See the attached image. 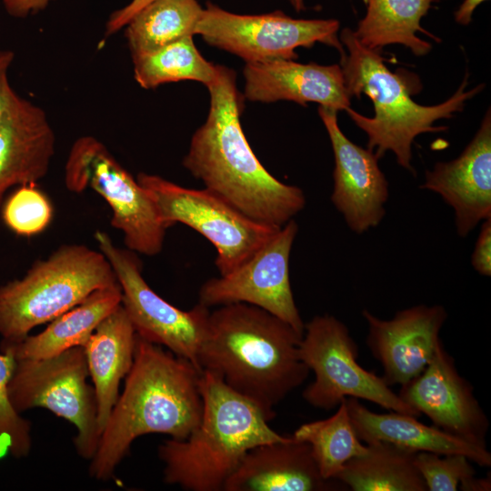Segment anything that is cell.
<instances>
[{"mask_svg": "<svg viewBox=\"0 0 491 491\" xmlns=\"http://www.w3.org/2000/svg\"><path fill=\"white\" fill-rule=\"evenodd\" d=\"M289 2L296 12H301L305 9V0H289Z\"/></svg>", "mask_w": 491, "mask_h": 491, "instance_id": "cell-37", "label": "cell"}, {"mask_svg": "<svg viewBox=\"0 0 491 491\" xmlns=\"http://www.w3.org/2000/svg\"><path fill=\"white\" fill-rule=\"evenodd\" d=\"M98 249L110 263L122 291V302L138 336L190 361L201 372L198 353L207 331L209 307L198 303L181 310L157 295L142 276L136 253L116 246L97 230Z\"/></svg>", "mask_w": 491, "mask_h": 491, "instance_id": "cell-12", "label": "cell"}, {"mask_svg": "<svg viewBox=\"0 0 491 491\" xmlns=\"http://www.w3.org/2000/svg\"><path fill=\"white\" fill-rule=\"evenodd\" d=\"M134 78L145 89L184 80L208 85L215 77L217 65L208 62L197 50L193 36H186L155 51L132 57Z\"/></svg>", "mask_w": 491, "mask_h": 491, "instance_id": "cell-28", "label": "cell"}, {"mask_svg": "<svg viewBox=\"0 0 491 491\" xmlns=\"http://www.w3.org/2000/svg\"><path fill=\"white\" fill-rule=\"evenodd\" d=\"M136 180L167 228L177 223L185 225L214 246L220 276L239 267L280 228L249 218L206 188L184 187L143 172Z\"/></svg>", "mask_w": 491, "mask_h": 491, "instance_id": "cell-10", "label": "cell"}, {"mask_svg": "<svg viewBox=\"0 0 491 491\" xmlns=\"http://www.w3.org/2000/svg\"><path fill=\"white\" fill-rule=\"evenodd\" d=\"M245 99L272 103L293 101L306 106L315 102L335 111L350 107L339 65L301 64L291 59L247 63L244 67Z\"/></svg>", "mask_w": 491, "mask_h": 491, "instance_id": "cell-19", "label": "cell"}, {"mask_svg": "<svg viewBox=\"0 0 491 491\" xmlns=\"http://www.w3.org/2000/svg\"><path fill=\"white\" fill-rule=\"evenodd\" d=\"M292 437L310 446L321 476L328 480L336 479L350 459L367 451L355 432L346 398L333 416L301 425Z\"/></svg>", "mask_w": 491, "mask_h": 491, "instance_id": "cell-27", "label": "cell"}, {"mask_svg": "<svg viewBox=\"0 0 491 491\" xmlns=\"http://www.w3.org/2000/svg\"><path fill=\"white\" fill-rule=\"evenodd\" d=\"M398 396L437 428L486 447L489 420L474 395L473 386L460 376L441 340L426 367L401 386Z\"/></svg>", "mask_w": 491, "mask_h": 491, "instance_id": "cell-14", "label": "cell"}, {"mask_svg": "<svg viewBox=\"0 0 491 491\" xmlns=\"http://www.w3.org/2000/svg\"><path fill=\"white\" fill-rule=\"evenodd\" d=\"M136 333L122 305L105 316L83 346L97 405L102 433L119 396V385L130 371Z\"/></svg>", "mask_w": 491, "mask_h": 491, "instance_id": "cell-22", "label": "cell"}, {"mask_svg": "<svg viewBox=\"0 0 491 491\" xmlns=\"http://www.w3.org/2000/svg\"><path fill=\"white\" fill-rule=\"evenodd\" d=\"M335 159L331 201L349 228L361 234L378 225L386 210L388 183L372 150L350 141L337 123V112L318 107Z\"/></svg>", "mask_w": 491, "mask_h": 491, "instance_id": "cell-15", "label": "cell"}, {"mask_svg": "<svg viewBox=\"0 0 491 491\" xmlns=\"http://www.w3.org/2000/svg\"><path fill=\"white\" fill-rule=\"evenodd\" d=\"M416 466L427 491H489L490 478L478 479L471 461L464 455L419 452Z\"/></svg>", "mask_w": 491, "mask_h": 491, "instance_id": "cell-29", "label": "cell"}, {"mask_svg": "<svg viewBox=\"0 0 491 491\" xmlns=\"http://www.w3.org/2000/svg\"><path fill=\"white\" fill-rule=\"evenodd\" d=\"M366 454L350 459L336 476L353 491H427L415 460L417 453L375 441Z\"/></svg>", "mask_w": 491, "mask_h": 491, "instance_id": "cell-24", "label": "cell"}, {"mask_svg": "<svg viewBox=\"0 0 491 491\" xmlns=\"http://www.w3.org/2000/svg\"><path fill=\"white\" fill-rule=\"evenodd\" d=\"M368 326L366 345L383 367L388 386H403L416 377L431 361L440 342L447 313L440 305H417L381 319L362 311Z\"/></svg>", "mask_w": 491, "mask_h": 491, "instance_id": "cell-16", "label": "cell"}, {"mask_svg": "<svg viewBox=\"0 0 491 491\" xmlns=\"http://www.w3.org/2000/svg\"><path fill=\"white\" fill-rule=\"evenodd\" d=\"M201 373L187 359L136 335L132 367L90 460L89 475L99 481L112 478L132 443L144 435L186 439L202 418Z\"/></svg>", "mask_w": 491, "mask_h": 491, "instance_id": "cell-2", "label": "cell"}, {"mask_svg": "<svg viewBox=\"0 0 491 491\" xmlns=\"http://www.w3.org/2000/svg\"><path fill=\"white\" fill-rule=\"evenodd\" d=\"M346 402L355 432L366 444L383 441L415 453L464 455L480 466H491V454L487 447L471 444L435 426H426L410 415L395 411L376 413L355 397H346Z\"/></svg>", "mask_w": 491, "mask_h": 491, "instance_id": "cell-21", "label": "cell"}, {"mask_svg": "<svg viewBox=\"0 0 491 491\" xmlns=\"http://www.w3.org/2000/svg\"><path fill=\"white\" fill-rule=\"evenodd\" d=\"M119 285L100 250L64 245L33 264L19 279L0 286L1 343H17L93 292Z\"/></svg>", "mask_w": 491, "mask_h": 491, "instance_id": "cell-6", "label": "cell"}, {"mask_svg": "<svg viewBox=\"0 0 491 491\" xmlns=\"http://www.w3.org/2000/svg\"><path fill=\"white\" fill-rule=\"evenodd\" d=\"M14 59L15 53L12 50L0 49V117L6 109L15 92L8 79V72Z\"/></svg>", "mask_w": 491, "mask_h": 491, "instance_id": "cell-34", "label": "cell"}, {"mask_svg": "<svg viewBox=\"0 0 491 491\" xmlns=\"http://www.w3.org/2000/svg\"><path fill=\"white\" fill-rule=\"evenodd\" d=\"M487 0H465L455 13L456 21L462 25H468L476 8Z\"/></svg>", "mask_w": 491, "mask_h": 491, "instance_id": "cell-36", "label": "cell"}, {"mask_svg": "<svg viewBox=\"0 0 491 491\" xmlns=\"http://www.w3.org/2000/svg\"><path fill=\"white\" fill-rule=\"evenodd\" d=\"M15 366V358L8 350L0 352V459L10 455L26 457L32 447L31 423L12 406L8 385Z\"/></svg>", "mask_w": 491, "mask_h": 491, "instance_id": "cell-30", "label": "cell"}, {"mask_svg": "<svg viewBox=\"0 0 491 491\" xmlns=\"http://www.w3.org/2000/svg\"><path fill=\"white\" fill-rule=\"evenodd\" d=\"M1 206L5 225L18 235L31 236L44 231L53 217L48 197L35 184L17 186Z\"/></svg>", "mask_w": 491, "mask_h": 491, "instance_id": "cell-31", "label": "cell"}, {"mask_svg": "<svg viewBox=\"0 0 491 491\" xmlns=\"http://www.w3.org/2000/svg\"><path fill=\"white\" fill-rule=\"evenodd\" d=\"M346 487L325 479L310 446L290 436L286 441L250 449L224 485L223 491H326Z\"/></svg>", "mask_w": 491, "mask_h": 491, "instance_id": "cell-20", "label": "cell"}, {"mask_svg": "<svg viewBox=\"0 0 491 491\" xmlns=\"http://www.w3.org/2000/svg\"><path fill=\"white\" fill-rule=\"evenodd\" d=\"M153 1L154 0H131L122 8L112 12L105 23V37L111 36L120 29H123L139 11Z\"/></svg>", "mask_w": 491, "mask_h": 491, "instance_id": "cell-33", "label": "cell"}, {"mask_svg": "<svg viewBox=\"0 0 491 491\" xmlns=\"http://www.w3.org/2000/svg\"><path fill=\"white\" fill-rule=\"evenodd\" d=\"M297 232L298 225L291 219L239 267L205 282L199 290V303L207 307L231 303L253 305L303 335L305 324L289 277V258Z\"/></svg>", "mask_w": 491, "mask_h": 491, "instance_id": "cell-13", "label": "cell"}, {"mask_svg": "<svg viewBox=\"0 0 491 491\" xmlns=\"http://www.w3.org/2000/svg\"><path fill=\"white\" fill-rule=\"evenodd\" d=\"M206 87L208 115L194 133L183 165L205 188L249 218L283 226L304 209V192L273 176L250 147L240 123L244 96L235 71L217 65Z\"/></svg>", "mask_w": 491, "mask_h": 491, "instance_id": "cell-1", "label": "cell"}, {"mask_svg": "<svg viewBox=\"0 0 491 491\" xmlns=\"http://www.w3.org/2000/svg\"><path fill=\"white\" fill-rule=\"evenodd\" d=\"M122 302L119 285L96 290L83 302L57 316L45 329L17 343L0 344L15 359H40L69 348L84 346L100 322Z\"/></svg>", "mask_w": 491, "mask_h": 491, "instance_id": "cell-23", "label": "cell"}, {"mask_svg": "<svg viewBox=\"0 0 491 491\" xmlns=\"http://www.w3.org/2000/svg\"><path fill=\"white\" fill-rule=\"evenodd\" d=\"M202 11L197 0H154L124 27L131 56L193 36Z\"/></svg>", "mask_w": 491, "mask_h": 491, "instance_id": "cell-26", "label": "cell"}, {"mask_svg": "<svg viewBox=\"0 0 491 491\" xmlns=\"http://www.w3.org/2000/svg\"><path fill=\"white\" fill-rule=\"evenodd\" d=\"M365 16L358 22L355 36L365 47L381 51L387 45L400 44L415 55L422 56L431 50V44L417 36L422 32V18L434 0H363ZM434 37V36H433Z\"/></svg>", "mask_w": 491, "mask_h": 491, "instance_id": "cell-25", "label": "cell"}, {"mask_svg": "<svg viewBox=\"0 0 491 491\" xmlns=\"http://www.w3.org/2000/svg\"><path fill=\"white\" fill-rule=\"evenodd\" d=\"M65 183L71 192L91 188L105 200L111 225L123 233L128 250L148 256L161 252L167 227L155 205L98 139L85 135L75 140L65 163Z\"/></svg>", "mask_w": 491, "mask_h": 491, "instance_id": "cell-9", "label": "cell"}, {"mask_svg": "<svg viewBox=\"0 0 491 491\" xmlns=\"http://www.w3.org/2000/svg\"><path fill=\"white\" fill-rule=\"evenodd\" d=\"M56 0H3L6 13L15 18H25L44 11Z\"/></svg>", "mask_w": 491, "mask_h": 491, "instance_id": "cell-35", "label": "cell"}, {"mask_svg": "<svg viewBox=\"0 0 491 491\" xmlns=\"http://www.w3.org/2000/svg\"><path fill=\"white\" fill-rule=\"evenodd\" d=\"M423 189L438 194L455 211L457 234L465 237L480 221L491 218V114L462 154L438 162L426 173Z\"/></svg>", "mask_w": 491, "mask_h": 491, "instance_id": "cell-17", "label": "cell"}, {"mask_svg": "<svg viewBox=\"0 0 491 491\" xmlns=\"http://www.w3.org/2000/svg\"><path fill=\"white\" fill-rule=\"evenodd\" d=\"M299 355L315 374V380L302 394L310 406L331 410L345 398L355 397L390 411L420 416L392 391L382 376L358 364L357 344L348 327L336 317L327 314L316 316L305 324Z\"/></svg>", "mask_w": 491, "mask_h": 491, "instance_id": "cell-7", "label": "cell"}, {"mask_svg": "<svg viewBox=\"0 0 491 491\" xmlns=\"http://www.w3.org/2000/svg\"><path fill=\"white\" fill-rule=\"evenodd\" d=\"M471 264L474 269L480 275L490 276L491 275V218L484 220L481 231L478 235L472 257Z\"/></svg>", "mask_w": 491, "mask_h": 491, "instance_id": "cell-32", "label": "cell"}, {"mask_svg": "<svg viewBox=\"0 0 491 491\" xmlns=\"http://www.w3.org/2000/svg\"><path fill=\"white\" fill-rule=\"evenodd\" d=\"M302 336L256 306H219L210 311L198 364L254 403L269 422L276 406L309 375L299 355Z\"/></svg>", "mask_w": 491, "mask_h": 491, "instance_id": "cell-3", "label": "cell"}, {"mask_svg": "<svg viewBox=\"0 0 491 491\" xmlns=\"http://www.w3.org/2000/svg\"><path fill=\"white\" fill-rule=\"evenodd\" d=\"M55 152V135L45 111L15 91L0 117V209L10 188L47 175Z\"/></svg>", "mask_w": 491, "mask_h": 491, "instance_id": "cell-18", "label": "cell"}, {"mask_svg": "<svg viewBox=\"0 0 491 491\" xmlns=\"http://www.w3.org/2000/svg\"><path fill=\"white\" fill-rule=\"evenodd\" d=\"M84 348L75 346L40 359H15L8 385L14 409L22 414L45 408L76 428L74 446L79 456L91 460L101 432L97 405Z\"/></svg>", "mask_w": 491, "mask_h": 491, "instance_id": "cell-8", "label": "cell"}, {"mask_svg": "<svg viewBox=\"0 0 491 491\" xmlns=\"http://www.w3.org/2000/svg\"><path fill=\"white\" fill-rule=\"evenodd\" d=\"M199 388V426L185 440H165L158 456L165 483L188 491H221L250 449L290 436L273 430L259 408L215 373L202 370Z\"/></svg>", "mask_w": 491, "mask_h": 491, "instance_id": "cell-4", "label": "cell"}, {"mask_svg": "<svg viewBox=\"0 0 491 491\" xmlns=\"http://www.w3.org/2000/svg\"><path fill=\"white\" fill-rule=\"evenodd\" d=\"M336 19H296L276 10L262 15H238L207 2L196 25L210 45L225 50L246 64L274 59H296V50L322 43L345 55Z\"/></svg>", "mask_w": 491, "mask_h": 491, "instance_id": "cell-11", "label": "cell"}, {"mask_svg": "<svg viewBox=\"0 0 491 491\" xmlns=\"http://www.w3.org/2000/svg\"><path fill=\"white\" fill-rule=\"evenodd\" d=\"M340 39L347 49V54L341 55L340 65L346 90L350 96L367 95L375 109V115L367 117L349 107L346 110L348 116L367 135V149L378 159L391 151L399 165L414 173L411 159L415 138L423 133L446 130V126H435L434 123L462 111L466 101L479 93L484 85L466 90V75L446 101L421 105L411 98L404 75L391 72L385 65L381 51L362 45L349 28L342 30Z\"/></svg>", "mask_w": 491, "mask_h": 491, "instance_id": "cell-5", "label": "cell"}]
</instances>
